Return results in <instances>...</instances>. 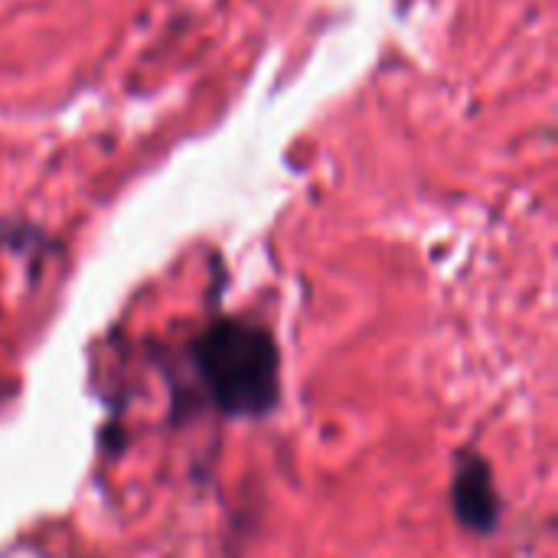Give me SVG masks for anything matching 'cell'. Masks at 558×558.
I'll use <instances>...</instances> for the list:
<instances>
[{"instance_id": "1", "label": "cell", "mask_w": 558, "mask_h": 558, "mask_svg": "<svg viewBox=\"0 0 558 558\" xmlns=\"http://www.w3.org/2000/svg\"><path fill=\"white\" fill-rule=\"evenodd\" d=\"M193 363L213 402L229 415H262L278 399V350L262 327L213 324L196 340Z\"/></svg>"}, {"instance_id": "2", "label": "cell", "mask_w": 558, "mask_h": 558, "mask_svg": "<svg viewBox=\"0 0 558 558\" xmlns=\"http://www.w3.org/2000/svg\"><path fill=\"white\" fill-rule=\"evenodd\" d=\"M451 504L464 526L477 533H490L500 520V497L490 477V468L481 458H464L454 484H451Z\"/></svg>"}]
</instances>
